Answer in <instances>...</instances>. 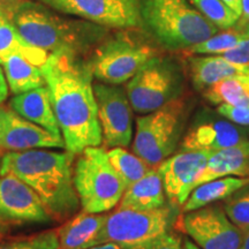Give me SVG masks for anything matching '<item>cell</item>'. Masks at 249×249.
Listing matches in <instances>:
<instances>
[{
	"instance_id": "obj_11",
	"label": "cell",
	"mask_w": 249,
	"mask_h": 249,
	"mask_svg": "<svg viewBox=\"0 0 249 249\" xmlns=\"http://www.w3.org/2000/svg\"><path fill=\"white\" fill-rule=\"evenodd\" d=\"M93 92L104 148L129 147L133 139V108L126 90L98 82L93 85Z\"/></svg>"
},
{
	"instance_id": "obj_33",
	"label": "cell",
	"mask_w": 249,
	"mask_h": 249,
	"mask_svg": "<svg viewBox=\"0 0 249 249\" xmlns=\"http://www.w3.org/2000/svg\"><path fill=\"white\" fill-rule=\"evenodd\" d=\"M232 64L238 65L249 71V37L239 42L234 48L220 54Z\"/></svg>"
},
{
	"instance_id": "obj_36",
	"label": "cell",
	"mask_w": 249,
	"mask_h": 249,
	"mask_svg": "<svg viewBox=\"0 0 249 249\" xmlns=\"http://www.w3.org/2000/svg\"><path fill=\"white\" fill-rule=\"evenodd\" d=\"M225 4L232 9L233 12H235L236 14L240 17L241 13V0H223Z\"/></svg>"
},
{
	"instance_id": "obj_15",
	"label": "cell",
	"mask_w": 249,
	"mask_h": 249,
	"mask_svg": "<svg viewBox=\"0 0 249 249\" xmlns=\"http://www.w3.org/2000/svg\"><path fill=\"white\" fill-rule=\"evenodd\" d=\"M0 218L5 223L51 220L44 203L31 187L14 174H0Z\"/></svg>"
},
{
	"instance_id": "obj_17",
	"label": "cell",
	"mask_w": 249,
	"mask_h": 249,
	"mask_svg": "<svg viewBox=\"0 0 249 249\" xmlns=\"http://www.w3.org/2000/svg\"><path fill=\"white\" fill-rule=\"evenodd\" d=\"M107 214L81 211L57 230L59 249H88L99 245Z\"/></svg>"
},
{
	"instance_id": "obj_9",
	"label": "cell",
	"mask_w": 249,
	"mask_h": 249,
	"mask_svg": "<svg viewBox=\"0 0 249 249\" xmlns=\"http://www.w3.org/2000/svg\"><path fill=\"white\" fill-rule=\"evenodd\" d=\"M172 207L145 211L118 208L107 217L99 245L112 242L124 249L170 232L174 223Z\"/></svg>"
},
{
	"instance_id": "obj_1",
	"label": "cell",
	"mask_w": 249,
	"mask_h": 249,
	"mask_svg": "<svg viewBox=\"0 0 249 249\" xmlns=\"http://www.w3.org/2000/svg\"><path fill=\"white\" fill-rule=\"evenodd\" d=\"M65 149L79 155L103 142L98 107L88 61L70 52L50 53L40 67Z\"/></svg>"
},
{
	"instance_id": "obj_29",
	"label": "cell",
	"mask_w": 249,
	"mask_h": 249,
	"mask_svg": "<svg viewBox=\"0 0 249 249\" xmlns=\"http://www.w3.org/2000/svg\"><path fill=\"white\" fill-rule=\"evenodd\" d=\"M223 209L241 232L249 230V183L223 200Z\"/></svg>"
},
{
	"instance_id": "obj_3",
	"label": "cell",
	"mask_w": 249,
	"mask_h": 249,
	"mask_svg": "<svg viewBox=\"0 0 249 249\" xmlns=\"http://www.w3.org/2000/svg\"><path fill=\"white\" fill-rule=\"evenodd\" d=\"M8 14L28 44L49 54L70 52L79 55L97 44L107 34L105 27L86 20H68L39 2H18Z\"/></svg>"
},
{
	"instance_id": "obj_21",
	"label": "cell",
	"mask_w": 249,
	"mask_h": 249,
	"mask_svg": "<svg viewBox=\"0 0 249 249\" xmlns=\"http://www.w3.org/2000/svg\"><path fill=\"white\" fill-rule=\"evenodd\" d=\"M165 196L160 173L151 169L142 179L124 189L119 208L140 211L158 209L165 205Z\"/></svg>"
},
{
	"instance_id": "obj_26",
	"label": "cell",
	"mask_w": 249,
	"mask_h": 249,
	"mask_svg": "<svg viewBox=\"0 0 249 249\" xmlns=\"http://www.w3.org/2000/svg\"><path fill=\"white\" fill-rule=\"evenodd\" d=\"M107 152L112 167L123 180L126 188L142 179L151 170V166H149L142 158L134 152L132 154L127 151L124 148H111Z\"/></svg>"
},
{
	"instance_id": "obj_8",
	"label": "cell",
	"mask_w": 249,
	"mask_h": 249,
	"mask_svg": "<svg viewBox=\"0 0 249 249\" xmlns=\"http://www.w3.org/2000/svg\"><path fill=\"white\" fill-rule=\"evenodd\" d=\"M182 89L183 74L179 65L158 55L128 81L124 90L133 111L147 114L180 98Z\"/></svg>"
},
{
	"instance_id": "obj_39",
	"label": "cell",
	"mask_w": 249,
	"mask_h": 249,
	"mask_svg": "<svg viewBox=\"0 0 249 249\" xmlns=\"http://www.w3.org/2000/svg\"><path fill=\"white\" fill-rule=\"evenodd\" d=\"M183 249H201L194 241H192L191 239H185L183 241Z\"/></svg>"
},
{
	"instance_id": "obj_2",
	"label": "cell",
	"mask_w": 249,
	"mask_h": 249,
	"mask_svg": "<svg viewBox=\"0 0 249 249\" xmlns=\"http://www.w3.org/2000/svg\"><path fill=\"white\" fill-rule=\"evenodd\" d=\"M71 152L37 150L7 152L0 161V174L11 173L35 191L51 218L65 220L79 209Z\"/></svg>"
},
{
	"instance_id": "obj_20",
	"label": "cell",
	"mask_w": 249,
	"mask_h": 249,
	"mask_svg": "<svg viewBox=\"0 0 249 249\" xmlns=\"http://www.w3.org/2000/svg\"><path fill=\"white\" fill-rule=\"evenodd\" d=\"M188 71L193 86L198 91L213 86L224 79L236 75H249L246 68L232 64L220 54L207 55V57H193L189 55Z\"/></svg>"
},
{
	"instance_id": "obj_27",
	"label": "cell",
	"mask_w": 249,
	"mask_h": 249,
	"mask_svg": "<svg viewBox=\"0 0 249 249\" xmlns=\"http://www.w3.org/2000/svg\"><path fill=\"white\" fill-rule=\"evenodd\" d=\"M246 37L248 36L245 31L238 29L236 27H232L230 29L223 31V33L214 34L213 36L192 46V48L183 50V53L186 55L223 54L224 52L234 48L239 42H241Z\"/></svg>"
},
{
	"instance_id": "obj_16",
	"label": "cell",
	"mask_w": 249,
	"mask_h": 249,
	"mask_svg": "<svg viewBox=\"0 0 249 249\" xmlns=\"http://www.w3.org/2000/svg\"><path fill=\"white\" fill-rule=\"evenodd\" d=\"M0 148L12 151L65 148L64 139L21 117L11 107L0 104Z\"/></svg>"
},
{
	"instance_id": "obj_37",
	"label": "cell",
	"mask_w": 249,
	"mask_h": 249,
	"mask_svg": "<svg viewBox=\"0 0 249 249\" xmlns=\"http://www.w3.org/2000/svg\"><path fill=\"white\" fill-rule=\"evenodd\" d=\"M88 249H123V248L116 244H112V242H105V244L92 246V247H90Z\"/></svg>"
},
{
	"instance_id": "obj_14",
	"label": "cell",
	"mask_w": 249,
	"mask_h": 249,
	"mask_svg": "<svg viewBox=\"0 0 249 249\" xmlns=\"http://www.w3.org/2000/svg\"><path fill=\"white\" fill-rule=\"evenodd\" d=\"M213 151L207 150H181L170 156L158 165L164 192L171 205L185 203L198 174Z\"/></svg>"
},
{
	"instance_id": "obj_25",
	"label": "cell",
	"mask_w": 249,
	"mask_h": 249,
	"mask_svg": "<svg viewBox=\"0 0 249 249\" xmlns=\"http://www.w3.org/2000/svg\"><path fill=\"white\" fill-rule=\"evenodd\" d=\"M207 101L214 105L249 107V75H236L214 83L203 91Z\"/></svg>"
},
{
	"instance_id": "obj_24",
	"label": "cell",
	"mask_w": 249,
	"mask_h": 249,
	"mask_svg": "<svg viewBox=\"0 0 249 249\" xmlns=\"http://www.w3.org/2000/svg\"><path fill=\"white\" fill-rule=\"evenodd\" d=\"M1 66L4 68L7 86L15 95L45 86L40 67L31 64L22 55H11Z\"/></svg>"
},
{
	"instance_id": "obj_38",
	"label": "cell",
	"mask_w": 249,
	"mask_h": 249,
	"mask_svg": "<svg viewBox=\"0 0 249 249\" xmlns=\"http://www.w3.org/2000/svg\"><path fill=\"white\" fill-rule=\"evenodd\" d=\"M239 249H249V230L242 232V240Z\"/></svg>"
},
{
	"instance_id": "obj_40",
	"label": "cell",
	"mask_w": 249,
	"mask_h": 249,
	"mask_svg": "<svg viewBox=\"0 0 249 249\" xmlns=\"http://www.w3.org/2000/svg\"><path fill=\"white\" fill-rule=\"evenodd\" d=\"M6 224H7V223H5L4 220H2L1 218H0V235L2 234V230H4V227L6 226Z\"/></svg>"
},
{
	"instance_id": "obj_30",
	"label": "cell",
	"mask_w": 249,
	"mask_h": 249,
	"mask_svg": "<svg viewBox=\"0 0 249 249\" xmlns=\"http://www.w3.org/2000/svg\"><path fill=\"white\" fill-rule=\"evenodd\" d=\"M0 249H59L57 230L0 242Z\"/></svg>"
},
{
	"instance_id": "obj_10",
	"label": "cell",
	"mask_w": 249,
	"mask_h": 249,
	"mask_svg": "<svg viewBox=\"0 0 249 249\" xmlns=\"http://www.w3.org/2000/svg\"><path fill=\"white\" fill-rule=\"evenodd\" d=\"M59 13L105 28H142L140 0H39Z\"/></svg>"
},
{
	"instance_id": "obj_19",
	"label": "cell",
	"mask_w": 249,
	"mask_h": 249,
	"mask_svg": "<svg viewBox=\"0 0 249 249\" xmlns=\"http://www.w3.org/2000/svg\"><path fill=\"white\" fill-rule=\"evenodd\" d=\"M9 107L21 117L46 129L52 135L62 138L53 107L50 101L49 90L45 86L18 93L11 99Z\"/></svg>"
},
{
	"instance_id": "obj_18",
	"label": "cell",
	"mask_w": 249,
	"mask_h": 249,
	"mask_svg": "<svg viewBox=\"0 0 249 249\" xmlns=\"http://www.w3.org/2000/svg\"><path fill=\"white\" fill-rule=\"evenodd\" d=\"M225 177H249V141L213 151L196 178L193 189L204 182Z\"/></svg>"
},
{
	"instance_id": "obj_28",
	"label": "cell",
	"mask_w": 249,
	"mask_h": 249,
	"mask_svg": "<svg viewBox=\"0 0 249 249\" xmlns=\"http://www.w3.org/2000/svg\"><path fill=\"white\" fill-rule=\"evenodd\" d=\"M203 17L218 29H230L238 22L239 15L223 0H188Z\"/></svg>"
},
{
	"instance_id": "obj_31",
	"label": "cell",
	"mask_w": 249,
	"mask_h": 249,
	"mask_svg": "<svg viewBox=\"0 0 249 249\" xmlns=\"http://www.w3.org/2000/svg\"><path fill=\"white\" fill-rule=\"evenodd\" d=\"M124 249H183V245L179 235L167 232L143 244Z\"/></svg>"
},
{
	"instance_id": "obj_23",
	"label": "cell",
	"mask_w": 249,
	"mask_h": 249,
	"mask_svg": "<svg viewBox=\"0 0 249 249\" xmlns=\"http://www.w3.org/2000/svg\"><path fill=\"white\" fill-rule=\"evenodd\" d=\"M247 183H249V177H225L202 183L191 192L185 203L182 204V213H189L205 205L225 200L227 196L233 194Z\"/></svg>"
},
{
	"instance_id": "obj_7",
	"label": "cell",
	"mask_w": 249,
	"mask_h": 249,
	"mask_svg": "<svg viewBox=\"0 0 249 249\" xmlns=\"http://www.w3.org/2000/svg\"><path fill=\"white\" fill-rule=\"evenodd\" d=\"M186 104L181 98L136 119L133 152L156 167L176 150L183 128Z\"/></svg>"
},
{
	"instance_id": "obj_6",
	"label": "cell",
	"mask_w": 249,
	"mask_h": 249,
	"mask_svg": "<svg viewBox=\"0 0 249 249\" xmlns=\"http://www.w3.org/2000/svg\"><path fill=\"white\" fill-rule=\"evenodd\" d=\"M158 53V49L147 39L121 33L103 40L88 62L99 82L119 86L128 82Z\"/></svg>"
},
{
	"instance_id": "obj_32",
	"label": "cell",
	"mask_w": 249,
	"mask_h": 249,
	"mask_svg": "<svg viewBox=\"0 0 249 249\" xmlns=\"http://www.w3.org/2000/svg\"><path fill=\"white\" fill-rule=\"evenodd\" d=\"M217 112L225 119L242 127H249V107H233L222 104L217 107Z\"/></svg>"
},
{
	"instance_id": "obj_35",
	"label": "cell",
	"mask_w": 249,
	"mask_h": 249,
	"mask_svg": "<svg viewBox=\"0 0 249 249\" xmlns=\"http://www.w3.org/2000/svg\"><path fill=\"white\" fill-rule=\"evenodd\" d=\"M8 95V86L7 82H6L5 74L2 71L1 67H0V104H2L6 101Z\"/></svg>"
},
{
	"instance_id": "obj_5",
	"label": "cell",
	"mask_w": 249,
	"mask_h": 249,
	"mask_svg": "<svg viewBox=\"0 0 249 249\" xmlns=\"http://www.w3.org/2000/svg\"><path fill=\"white\" fill-rule=\"evenodd\" d=\"M79 155L73 180L80 205L90 213L113 209L126 186L112 167L105 148L88 147Z\"/></svg>"
},
{
	"instance_id": "obj_12",
	"label": "cell",
	"mask_w": 249,
	"mask_h": 249,
	"mask_svg": "<svg viewBox=\"0 0 249 249\" xmlns=\"http://www.w3.org/2000/svg\"><path fill=\"white\" fill-rule=\"evenodd\" d=\"M181 227L201 249L240 248L242 232L230 220L220 203L186 213Z\"/></svg>"
},
{
	"instance_id": "obj_34",
	"label": "cell",
	"mask_w": 249,
	"mask_h": 249,
	"mask_svg": "<svg viewBox=\"0 0 249 249\" xmlns=\"http://www.w3.org/2000/svg\"><path fill=\"white\" fill-rule=\"evenodd\" d=\"M248 26H249V0H241V13H240V17H239L238 22L235 23L234 27L246 33Z\"/></svg>"
},
{
	"instance_id": "obj_4",
	"label": "cell",
	"mask_w": 249,
	"mask_h": 249,
	"mask_svg": "<svg viewBox=\"0 0 249 249\" xmlns=\"http://www.w3.org/2000/svg\"><path fill=\"white\" fill-rule=\"evenodd\" d=\"M142 28L164 49L187 50L218 33L188 0H140Z\"/></svg>"
},
{
	"instance_id": "obj_41",
	"label": "cell",
	"mask_w": 249,
	"mask_h": 249,
	"mask_svg": "<svg viewBox=\"0 0 249 249\" xmlns=\"http://www.w3.org/2000/svg\"><path fill=\"white\" fill-rule=\"evenodd\" d=\"M246 33H247V36L249 37V26H248V28H247V30H246Z\"/></svg>"
},
{
	"instance_id": "obj_13",
	"label": "cell",
	"mask_w": 249,
	"mask_h": 249,
	"mask_svg": "<svg viewBox=\"0 0 249 249\" xmlns=\"http://www.w3.org/2000/svg\"><path fill=\"white\" fill-rule=\"evenodd\" d=\"M247 127L207 108L197 112L181 141V150L217 151L249 141Z\"/></svg>"
},
{
	"instance_id": "obj_22",
	"label": "cell",
	"mask_w": 249,
	"mask_h": 249,
	"mask_svg": "<svg viewBox=\"0 0 249 249\" xmlns=\"http://www.w3.org/2000/svg\"><path fill=\"white\" fill-rule=\"evenodd\" d=\"M14 54L22 55L37 67H42L49 57L44 50L28 44L18 33L8 11L0 7V66Z\"/></svg>"
},
{
	"instance_id": "obj_42",
	"label": "cell",
	"mask_w": 249,
	"mask_h": 249,
	"mask_svg": "<svg viewBox=\"0 0 249 249\" xmlns=\"http://www.w3.org/2000/svg\"><path fill=\"white\" fill-rule=\"evenodd\" d=\"M0 236H1V235H0Z\"/></svg>"
}]
</instances>
